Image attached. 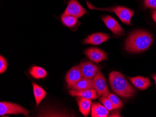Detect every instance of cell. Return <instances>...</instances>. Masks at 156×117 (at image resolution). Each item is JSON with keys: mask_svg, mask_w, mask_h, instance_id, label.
<instances>
[{"mask_svg": "<svg viewBox=\"0 0 156 117\" xmlns=\"http://www.w3.org/2000/svg\"><path fill=\"white\" fill-rule=\"evenodd\" d=\"M86 12V9L82 7L76 0H71L62 15H71L77 18H80Z\"/></svg>", "mask_w": 156, "mask_h": 117, "instance_id": "8992f818", "label": "cell"}, {"mask_svg": "<svg viewBox=\"0 0 156 117\" xmlns=\"http://www.w3.org/2000/svg\"><path fill=\"white\" fill-rule=\"evenodd\" d=\"M30 73L31 76L35 79H40L46 77L47 73L46 71L41 67L33 66L29 71Z\"/></svg>", "mask_w": 156, "mask_h": 117, "instance_id": "ac0fdd59", "label": "cell"}, {"mask_svg": "<svg viewBox=\"0 0 156 117\" xmlns=\"http://www.w3.org/2000/svg\"><path fill=\"white\" fill-rule=\"evenodd\" d=\"M110 36L105 33H96L91 34L83 41L84 44L98 45L108 41Z\"/></svg>", "mask_w": 156, "mask_h": 117, "instance_id": "8fae6325", "label": "cell"}, {"mask_svg": "<svg viewBox=\"0 0 156 117\" xmlns=\"http://www.w3.org/2000/svg\"><path fill=\"white\" fill-rule=\"evenodd\" d=\"M8 64L7 61L4 57L1 55L0 56V73L2 74L4 73L7 69Z\"/></svg>", "mask_w": 156, "mask_h": 117, "instance_id": "7402d4cb", "label": "cell"}, {"mask_svg": "<svg viewBox=\"0 0 156 117\" xmlns=\"http://www.w3.org/2000/svg\"><path fill=\"white\" fill-rule=\"evenodd\" d=\"M83 77L82 72L79 65L74 66L67 72L66 77L67 88L71 89L72 87Z\"/></svg>", "mask_w": 156, "mask_h": 117, "instance_id": "52a82bcc", "label": "cell"}, {"mask_svg": "<svg viewBox=\"0 0 156 117\" xmlns=\"http://www.w3.org/2000/svg\"><path fill=\"white\" fill-rule=\"evenodd\" d=\"M94 79V89L99 97H107L110 93V91L102 72L101 71H98Z\"/></svg>", "mask_w": 156, "mask_h": 117, "instance_id": "5b68a950", "label": "cell"}, {"mask_svg": "<svg viewBox=\"0 0 156 117\" xmlns=\"http://www.w3.org/2000/svg\"><path fill=\"white\" fill-rule=\"evenodd\" d=\"M152 17H153V19L155 21V22H156V10L155 11H152Z\"/></svg>", "mask_w": 156, "mask_h": 117, "instance_id": "d4e9b609", "label": "cell"}, {"mask_svg": "<svg viewBox=\"0 0 156 117\" xmlns=\"http://www.w3.org/2000/svg\"><path fill=\"white\" fill-rule=\"evenodd\" d=\"M102 20L106 26L115 35L122 36L124 35V30L115 19L109 15L103 16Z\"/></svg>", "mask_w": 156, "mask_h": 117, "instance_id": "30bf717a", "label": "cell"}, {"mask_svg": "<svg viewBox=\"0 0 156 117\" xmlns=\"http://www.w3.org/2000/svg\"><path fill=\"white\" fill-rule=\"evenodd\" d=\"M109 112L104 105L97 102H93L91 106V116L92 117H108Z\"/></svg>", "mask_w": 156, "mask_h": 117, "instance_id": "4fadbf2b", "label": "cell"}, {"mask_svg": "<svg viewBox=\"0 0 156 117\" xmlns=\"http://www.w3.org/2000/svg\"><path fill=\"white\" fill-rule=\"evenodd\" d=\"M79 66L85 78L93 79L99 71L98 67L88 61L81 62Z\"/></svg>", "mask_w": 156, "mask_h": 117, "instance_id": "ba28073f", "label": "cell"}, {"mask_svg": "<svg viewBox=\"0 0 156 117\" xmlns=\"http://www.w3.org/2000/svg\"><path fill=\"white\" fill-rule=\"evenodd\" d=\"M153 41V37L149 33L141 30L134 31L126 40L125 49L130 53L142 52L150 47Z\"/></svg>", "mask_w": 156, "mask_h": 117, "instance_id": "6da1fadb", "label": "cell"}, {"mask_svg": "<svg viewBox=\"0 0 156 117\" xmlns=\"http://www.w3.org/2000/svg\"><path fill=\"white\" fill-rule=\"evenodd\" d=\"M30 112L19 105L8 102L0 103V115L6 114H23L28 117Z\"/></svg>", "mask_w": 156, "mask_h": 117, "instance_id": "277c9868", "label": "cell"}, {"mask_svg": "<svg viewBox=\"0 0 156 117\" xmlns=\"http://www.w3.org/2000/svg\"><path fill=\"white\" fill-rule=\"evenodd\" d=\"M107 98L116 108L121 109L122 108L123 106L122 102L113 93H109L108 95Z\"/></svg>", "mask_w": 156, "mask_h": 117, "instance_id": "ffe728a7", "label": "cell"}, {"mask_svg": "<svg viewBox=\"0 0 156 117\" xmlns=\"http://www.w3.org/2000/svg\"><path fill=\"white\" fill-rule=\"evenodd\" d=\"M61 20L63 24L68 27H73L77 22V18L69 15H62Z\"/></svg>", "mask_w": 156, "mask_h": 117, "instance_id": "d6986e66", "label": "cell"}, {"mask_svg": "<svg viewBox=\"0 0 156 117\" xmlns=\"http://www.w3.org/2000/svg\"><path fill=\"white\" fill-rule=\"evenodd\" d=\"M99 101L109 111H113V110L117 109L114 105H113V104L108 98L107 97L102 96V97L100 99Z\"/></svg>", "mask_w": 156, "mask_h": 117, "instance_id": "44dd1931", "label": "cell"}, {"mask_svg": "<svg viewBox=\"0 0 156 117\" xmlns=\"http://www.w3.org/2000/svg\"><path fill=\"white\" fill-rule=\"evenodd\" d=\"M109 81L112 90L123 98H130L134 95L135 90L125 79L124 76L118 71L110 73Z\"/></svg>", "mask_w": 156, "mask_h": 117, "instance_id": "7a4b0ae2", "label": "cell"}, {"mask_svg": "<svg viewBox=\"0 0 156 117\" xmlns=\"http://www.w3.org/2000/svg\"><path fill=\"white\" fill-rule=\"evenodd\" d=\"M144 4L146 8L156 9V0H144Z\"/></svg>", "mask_w": 156, "mask_h": 117, "instance_id": "603a6c76", "label": "cell"}, {"mask_svg": "<svg viewBox=\"0 0 156 117\" xmlns=\"http://www.w3.org/2000/svg\"></svg>", "mask_w": 156, "mask_h": 117, "instance_id": "4316f807", "label": "cell"}, {"mask_svg": "<svg viewBox=\"0 0 156 117\" xmlns=\"http://www.w3.org/2000/svg\"><path fill=\"white\" fill-rule=\"evenodd\" d=\"M87 3L88 7L90 9L104 10V11L113 12L115 13L123 23L128 25L131 24V17L133 16L135 12L127 8L122 6H116L115 7L108 8H97L92 5L89 2H87Z\"/></svg>", "mask_w": 156, "mask_h": 117, "instance_id": "3957f363", "label": "cell"}, {"mask_svg": "<svg viewBox=\"0 0 156 117\" xmlns=\"http://www.w3.org/2000/svg\"><path fill=\"white\" fill-rule=\"evenodd\" d=\"M69 94L72 96L81 97L84 98L90 99H96L99 97L95 89H90L87 90L82 91H70Z\"/></svg>", "mask_w": 156, "mask_h": 117, "instance_id": "5bb4252c", "label": "cell"}, {"mask_svg": "<svg viewBox=\"0 0 156 117\" xmlns=\"http://www.w3.org/2000/svg\"><path fill=\"white\" fill-rule=\"evenodd\" d=\"M33 88V93L36 102V107H37L42 100L45 98L46 92L44 89L37 85L35 83H32Z\"/></svg>", "mask_w": 156, "mask_h": 117, "instance_id": "e0dca14e", "label": "cell"}, {"mask_svg": "<svg viewBox=\"0 0 156 117\" xmlns=\"http://www.w3.org/2000/svg\"><path fill=\"white\" fill-rule=\"evenodd\" d=\"M72 89L73 90L82 91L94 89V79L82 77L76 84L72 86Z\"/></svg>", "mask_w": 156, "mask_h": 117, "instance_id": "7c38bea8", "label": "cell"}, {"mask_svg": "<svg viewBox=\"0 0 156 117\" xmlns=\"http://www.w3.org/2000/svg\"><path fill=\"white\" fill-rule=\"evenodd\" d=\"M108 117H120V112H119V110H115V111L112 114L108 116Z\"/></svg>", "mask_w": 156, "mask_h": 117, "instance_id": "cb8c5ba5", "label": "cell"}, {"mask_svg": "<svg viewBox=\"0 0 156 117\" xmlns=\"http://www.w3.org/2000/svg\"><path fill=\"white\" fill-rule=\"evenodd\" d=\"M78 103L80 112L83 116L87 117L90 112L92 106V102L90 99L84 98L81 97H77Z\"/></svg>", "mask_w": 156, "mask_h": 117, "instance_id": "2e32d148", "label": "cell"}, {"mask_svg": "<svg viewBox=\"0 0 156 117\" xmlns=\"http://www.w3.org/2000/svg\"><path fill=\"white\" fill-rule=\"evenodd\" d=\"M128 78L136 87L141 90H144L151 85V82L148 77L137 76L136 77H128Z\"/></svg>", "mask_w": 156, "mask_h": 117, "instance_id": "9a60e30c", "label": "cell"}, {"mask_svg": "<svg viewBox=\"0 0 156 117\" xmlns=\"http://www.w3.org/2000/svg\"><path fill=\"white\" fill-rule=\"evenodd\" d=\"M84 54L94 62L98 63L107 59L108 56L102 50L96 48H88L85 50Z\"/></svg>", "mask_w": 156, "mask_h": 117, "instance_id": "9c48e42d", "label": "cell"}, {"mask_svg": "<svg viewBox=\"0 0 156 117\" xmlns=\"http://www.w3.org/2000/svg\"><path fill=\"white\" fill-rule=\"evenodd\" d=\"M152 77H153V79H154V80H155V83H156V75H154V76H153Z\"/></svg>", "mask_w": 156, "mask_h": 117, "instance_id": "484cf974", "label": "cell"}]
</instances>
